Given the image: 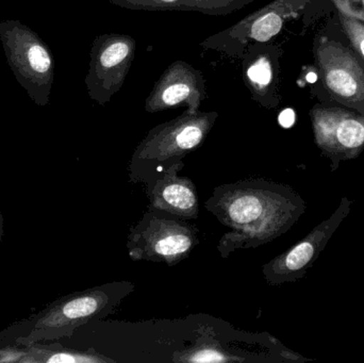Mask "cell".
<instances>
[{"label": "cell", "instance_id": "cell-1", "mask_svg": "<svg viewBox=\"0 0 364 363\" xmlns=\"http://www.w3.org/2000/svg\"><path fill=\"white\" fill-rule=\"evenodd\" d=\"M205 208L228 228L216 246L226 259L237 249H257L282 236L305 206L288 185L248 178L216 187Z\"/></svg>", "mask_w": 364, "mask_h": 363}, {"label": "cell", "instance_id": "cell-2", "mask_svg": "<svg viewBox=\"0 0 364 363\" xmlns=\"http://www.w3.org/2000/svg\"><path fill=\"white\" fill-rule=\"evenodd\" d=\"M218 119L216 111L186 110L155 126L134 149L128 166L132 183H147L203 146Z\"/></svg>", "mask_w": 364, "mask_h": 363}, {"label": "cell", "instance_id": "cell-3", "mask_svg": "<svg viewBox=\"0 0 364 363\" xmlns=\"http://www.w3.org/2000/svg\"><path fill=\"white\" fill-rule=\"evenodd\" d=\"M0 42L17 82L38 106L48 104L55 80V59L48 45L17 19L0 23Z\"/></svg>", "mask_w": 364, "mask_h": 363}, {"label": "cell", "instance_id": "cell-4", "mask_svg": "<svg viewBox=\"0 0 364 363\" xmlns=\"http://www.w3.org/2000/svg\"><path fill=\"white\" fill-rule=\"evenodd\" d=\"M199 244V229L160 210H149L130 229L128 255L134 261L161 262L168 266L181 264Z\"/></svg>", "mask_w": 364, "mask_h": 363}, {"label": "cell", "instance_id": "cell-5", "mask_svg": "<svg viewBox=\"0 0 364 363\" xmlns=\"http://www.w3.org/2000/svg\"><path fill=\"white\" fill-rule=\"evenodd\" d=\"M134 290L130 281H114L68 296L38 322L28 340L72 336L83 324L114 313Z\"/></svg>", "mask_w": 364, "mask_h": 363}, {"label": "cell", "instance_id": "cell-6", "mask_svg": "<svg viewBox=\"0 0 364 363\" xmlns=\"http://www.w3.org/2000/svg\"><path fill=\"white\" fill-rule=\"evenodd\" d=\"M312 0H273L243 17L235 25L213 36H208L199 44L205 50H214L230 58H241L252 43H267L280 33L289 19L299 13Z\"/></svg>", "mask_w": 364, "mask_h": 363}, {"label": "cell", "instance_id": "cell-7", "mask_svg": "<svg viewBox=\"0 0 364 363\" xmlns=\"http://www.w3.org/2000/svg\"><path fill=\"white\" fill-rule=\"evenodd\" d=\"M132 36L106 33L96 36L90 51L89 70L85 82L90 98L106 106L123 87L136 57Z\"/></svg>", "mask_w": 364, "mask_h": 363}, {"label": "cell", "instance_id": "cell-8", "mask_svg": "<svg viewBox=\"0 0 364 363\" xmlns=\"http://www.w3.org/2000/svg\"><path fill=\"white\" fill-rule=\"evenodd\" d=\"M348 212L350 202L344 198L341 207L331 219L318 225L294 246L265 264L262 273L267 283L271 286H279L301 279L316 261L318 254Z\"/></svg>", "mask_w": 364, "mask_h": 363}, {"label": "cell", "instance_id": "cell-9", "mask_svg": "<svg viewBox=\"0 0 364 363\" xmlns=\"http://www.w3.org/2000/svg\"><path fill=\"white\" fill-rule=\"evenodd\" d=\"M316 57L325 87L339 102L364 104V68L350 49L322 38Z\"/></svg>", "mask_w": 364, "mask_h": 363}, {"label": "cell", "instance_id": "cell-10", "mask_svg": "<svg viewBox=\"0 0 364 363\" xmlns=\"http://www.w3.org/2000/svg\"><path fill=\"white\" fill-rule=\"evenodd\" d=\"M207 98L205 79L200 70L186 61L173 62L162 72L145 100V111L158 113L186 107L197 112Z\"/></svg>", "mask_w": 364, "mask_h": 363}, {"label": "cell", "instance_id": "cell-11", "mask_svg": "<svg viewBox=\"0 0 364 363\" xmlns=\"http://www.w3.org/2000/svg\"><path fill=\"white\" fill-rule=\"evenodd\" d=\"M183 168V161L179 162L145 183L149 209L164 211L188 221L198 219V194L192 179L179 176Z\"/></svg>", "mask_w": 364, "mask_h": 363}, {"label": "cell", "instance_id": "cell-12", "mask_svg": "<svg viewBox=\"0 0 364 363\" xmlns=\"http://www.w3.org/2000/svg\"><path fill=\"white\" fill-rule=\"evenodd\" d=\"M280 53L267 43H252L242 55V78L252 100L264 108L278 104L277 80Z\"/></svg>", "mask_w": 364, "mask_h": 363}, {"label": "cell", "instance_id": "cell-13", "mask_svg": "<svg viewBox=\"0 0 364 363\" xmlns=\"http://www.w3.org/2000/svg\"><path fill=\"white\" fill-rule=\"evenodd\" d=\"M316 142L333 151H354L364 145V117L338 108L312 110Z\"/></svg>", "mask_w": 364, "mask_h": 363}, {"label": "cell", "instance_id": "cell-14", "mask_svg": "<svg viewBox=\"0 0 364 363\" xmlns=\"http://www.w3.org/2000/svg\"><path fill=\"white\" fill-rule=\"evenodd\" d=\"M256 0H110V4L132 11H181L224 16Z\"/></svg>", "mask_w": 364, "mask_h": 363}, {"label": "cell", "instance_id": "cell-15", "mask_svg": "<svg viewBox=\"0 0 364 363\" xmlns=\"http://www.w3.org/2000/svg\"><path fill=\"white\" fill-rule=\"evenodd\" d=\"M44 362L49 363H108L115 362L111 358L105 357L94 349L85 352L72 351V350H59V351L46 352Z\"/></svg>", "mask_w": 364, "mask_h": 363}, {"label": "cell", "instance_id": "cell-16", "mask_svg": "<svg viewBox=\"0 0 364 363\" xmlns=\"http://www.w3.org/2000/svg\"><path fill=\"white\" fill-rule=\"evenodd\" d=\"M339 17L353 47L364 62V23L341 12H339Z\"/></svg>", "mask_w": 364, "mask_h": 363}, {"label": "cell", "instance_id": "cell-17", "mask_svg": "<svg viewBox=\"0 0 364 363\" xmlns=\"http://www.w3.org/2000/svg\"><path fill=\"white\" fill-rule=\"evenodd\" d=\"M333 1H335L339 12L350 15L355 11L358 10L363 0H333Z\"/></svg>", "mask_w": 364, "mask_h": 363}, {"label": "cell", "instance_id": "cell-18", "mask_svg": "<svg viewBox=\"0 0 364 363\" xmlns=\"http://www.w3.org/2000/svg\"><path fill=\"white\" fill-rule=\"evenodd\" d=\"M295 121V114L294 111L289 110L284 111V112L280 114L279 117V123L282 124V127L289 128L294 124Z\"/></svg>", "mask_w": 364, "mask_h": 363}, {"label": "cell", "instance_id": "cell-19", "mask_svg": "<svg viewBox=\"0 0 364 363\" xmlns=\"http://www.w3.org/2000/svg\"><path fill=\"white\" fill-rule=\"evenodd\" d=\"M308 80H309L310 82H314V81L316 80V74L308 75Z\"/></svg>", "mask_w": 364, "mask_h": 363}]
</instances>
